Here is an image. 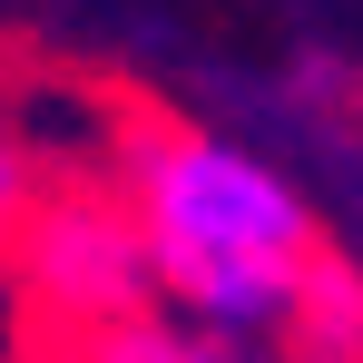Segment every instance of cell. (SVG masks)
<instances>
[{
    "label": "cell",
    "instance_id": "cell-1",
    "mask_svg": "<svg viewBox=\"0 0 363 363\" xmlns=\"http://www.w3.org/2000/svg\"><path fill=\"white\" fill-rule=\"evenodd\" d=\"M128 177L157 255H314L295 186L226 138H138Z\"/></svg>",
    "mask_w": 363,
    "mask_h": 363
},
{
    "label": "cell",
    "instance_id": "cell-2",
    "mask_svg": "<svg viewBox=\"0 0 363 363\" xmlns=\"http://www.w3.org/2000/svg\"><path fill=\"white\" fill-rule=\"evenodd\" d=\"M30 275H40L50 304L108 324V314H128V304L147 295L157 236H147V216H128L108 196H50V206L30 216Z\"/></svg>",
    "mask_w": 363,
    "mask_h": 363
},
{
    "label": "cell",
    "instance_id": "cell-3",
    "mask_svg": "<svg viewBox=\"0 0 363 363\" xmlns=\"http://www.w3.org/2000/svg\"><path fill=\"white\" fill-rule=\"evenodd\" d=\"M295 324H304V354L314 363H363V275L334 265V255H304Z\"/></svg>",
    "mask_w": 363,
    "mask_h": 363
},
{
    "label": "cell",
    "instance_id": "cell-4",
    "mask_svg": "<svg viewBox=\"0 0 363 363\" xmlns=\"http://www.w3.org/2000/svg\"><path fill=\"white\" fill-rule=\"evenodd\" d=\"M89 363H226V354H206V344H186V334H157V324L108 314V334L89 344Z\"/></svg>",
    "mask_w": 363,
    "mask_h": 363
},
{
    "label": "cell",
    "instance_id": "cell-5",
    "mask_svg": "<svg viewBox=\"0 0 363 363\" xmlns=\"http://www.w3.org/2000/svg\"><path fill=\"white\" fill-rule=\"evenodd\" d=\"M20 196H30V177H20V147H10V138H0V226H10V216H20Z\"/></svg>",
    "mask_w": 363,
    "mask_h": 363
}]
</instances>
